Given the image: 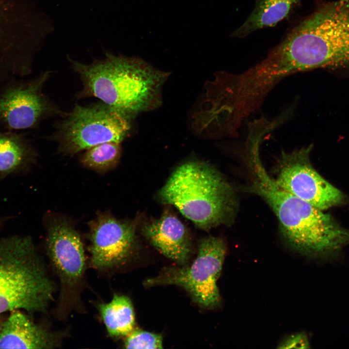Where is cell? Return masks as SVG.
<instances>
[{"label":"cell","instance_id":"cell-1","mask_svg":"<svg viewBox=\"0 0 349 349\" xmlns=\"http://www.w3.org/2000/svg\"><path fill=\"white\" fill-rule=\"evenodd\" d=\"M259 143L249 142L247 163L249 190L263 198L277 217L282 232L295 249L310 257L333 262L349 244V229L329 214L284 190L266 171L259 155Z\"/></svg>","mask_w":349,"mask_h":349},{"label":"cell","instance_id":"cell-2","mask_svg":"<svg viewBox=\"0 0 349 349\" xmlns=\"http://www.w3.org/2000/svg\"><path fill=\"white\" fill-rule=\"evenodd\" d=\"M68 59L82 84L77 97H96L131 119L161 104L169 74L140 58L106 52L89 64Z\"/></svg>","mask_w":349,"mask_h":349},{"label":"cell","instance_id":"cell-3","mask_svg":"<svg viewBox=\"0 0 349 349\" xmlns=\"http://www.w3.org/2000/svg\"><path fill=\"white\" fill-rule=\"evenodd\" d=\"M199 228L207 230L232 220L236 207L233 190L220 173L199 161L184 163L172 173L158 194Z\"/></svg>","mask_w":349,"mask_h":349},{"label":"cell","instance_id":"cell-4","mask_svg":"<svg viewBox=\"0 0 349 349\" xmlns=\"http://www.w3.org/2000/svg\"><path fill=\"white\" fill-rule=\"evenodd\" d=\"M56 290L30 237L0 239V314L46 313Z\"/></svg>","mask_w":349,"mask_h":349},{"label":"cell","instance_id":"cell-5","mask_svg":"<svg viewBox=\"0 0 349 349\" xmlns=\"http://www.w3.org/2000/svg\"><path fill=\"white\" fill-rule=\"evenodd\" d=\"M283 42L308 70L349 65V0L321 4Z\"/></svg>","mask_w":349,"mask_h":349},{"label":"cell","instance_id":"cell-6","mask_svg":"<svg viewBox=\"0 0 349 349\" xmlns=\"http://www.w3.org/2000/svg\"><path fill=\"white\" fill-rule=\"evenodd\" d=\"M52 25L34 0H0V86L31 74Z\"/></svg>","mask_w":349,"mask_h":349},{"label":"cell","instance_id":"cell-7","mask_svg":"<svg viewBox=\"0 0 349 349\" xmlns=\"http://www.w3.org/2000/svg\"><path fill=\"white\" fill-rule=\"evenodd\" d=\"M46 249L60 282L55 317L66 320L72 312L85 313L81 294L85 286L86 260L79 235L65 219L53 218L48 227Z\"/></svg>","mask_w":349,"mask_h":349},{"label":"cell","instance_id":"cell-8","mask_svg":"<svg viewBox=\"0 0 349 349\" xmlns=\"http://www.w3.org/2000/svg\"><path fill=\"white\" fill-rule=\"evenodd\" d=\"M55 125L49 139L58 151L72 155L109 142L121 143L128 135L131 119L102 102L75 104Z\"/></svg>","mask_w":349,"mask_h":349},{"label":"cell","instance_id":"cell-9","mask_svg":"<svg viewBox=\"0 0 349 349\" xmlns=\"http://www.w3.org/2000/svg\"><path fill=\"white\" fill-rule=\"evenodd\" d=\"M196 258L190 265L166 268L155 277L143 282L146 286L175 285L185 289L193 301L206 309L221 305V297L217 285L226 253L224 240L207 237L198 244Z\"/></svg>","mask_w":349,"mask_h":349},{"label":"cell","instance_id":"cell-10","mask_svg":"<svg viewBox=\"0 0 349 349\" xmlns=\"http://www.w3.org/2000/svg\"><path fill=\"white\" fill-rule=\"evenodd\" d=\"M50 73L30 79H14L0 87V125L5 130L34 129L50 116L64 114L43 92Z\"/></svg>","mask_w":349,"mask_h":349},{"label":"cell","instance_id":"cell-11","mask_svg":"<svg viewBox=\"0 0 349 349\" xmlns=\"http://www.w3.org/2000/svg\"><path fill=\"white\" fill-rule=\"evenodd\" d=\"M312 146L283 152L276 182L286 190L321 210L343 204L344 194L325 180L310 160Z\"/></svg>","mask_w":349,"mask_h":349},{"label":"cell","instance_id":"cell-12","mask_svg":"<svg viewBox=\"0 0 349 349\" xmlns=\"http://www.w3.org/2000/svg\"><path fill=\"white\" fill-rule=\"evenodd\" d=\"M136 221L98 214L89 224L91 266L100 273L111 274L125 265L136 250Z\"/></svg>","mask_w":349,"mask_h":349},{"label":"cell","instance_id":"cell-13","mask_svg":"<svg viewBox=\"0 0 349 349\" xmlns=\"http://www.w3.org/2000/svg\"><path fill=\"white\" fill-rule=\"evenodd\" d=\"M146 239L159 252L181 266L186 265L191 252L190 233L185 225L169 208L159 219L142 226Z\"/></svg>","mask_w":349,"mask_h":349},{"label":"cell","instance_id":"cell-14","mask_svg":"<svg viewBox=\"0 0 349 349\" xmlns=\"http://www.w3.org/2000/svg\"><path fill=\"white\" fill-rule=\"evenodd\" d=\"M67 334L36 324L20 310H14L1 326L0 349H54L62 345Z\"/></svg>","mask_w":349,"mask_h":349},{"label":"cell","instance_id":"cell-15","mask_svg":"<svg viewBox=\"0 0 349 349\" xmlns=\"http://www.w3.org/2000/svg\"><path fill=\"white\" fill-rule=\"evenodd\" d=\"M300 0H256L251 14L232 36L244 37L258 30L275 26L289 15Z\"/></svg>","mask_w":349,"mask_h":349},{"label":"cell","instance_id":"cell-16","mask_svg":"<svg viewBox=\"0 0 349 349\" xmlns=\"http://www.w3.org/2000/svg\"><path fill=\"white\" fill-rule=\"evenodd\" d=\"M98 309L110 336H127L134 329V309L127 297L114 294L110 302L99 303Z\"/></svg>","mask_w":349,"mask_h":349},{"label":"cell","instance_id":"cell-17","mask_svg":"<svg viewBox=\"0 0 349 349\" xmlns=\"http://www.w3.org/2000/svg\"><path fill=\"white\" fill-rule=\"evenodd\" d=\"M35 156L34 148L23 134L0 130V173H11Z\"/></svg>","mask_w":349,"mask_h":349},{"label":"cell","instance_id":"cell-18","mask_svg":"<svg viewBox=\"0 0 349 349\" xmlns=\"http://www.w3.org/2000/svg\"><path fill=\"white\" fill-rule=\"evenodd\" d=\"M120 143L106 142L86 149L80 158L81 164L100 173L112 170L120 160L122 153Z\"/></svg>","mask_w":349,"mask_h":349},{"label":"cell","instance_id":"cell-19","mask_svg":"<svg viewBox=\"0 0 349 349\" xmlns=\"http://www.w3.org/2000/svg\"><path fill=\"white\" fill-rule=\"evenodd\" d=\"M127 336L124 342L127 349H158L163 347L160 334L137 329Z\"/></svg>","mask_w":349,"mask_h":349},{"label":"cell","instance_id":"cell-20","mask_svg":"<svg viewBox=\"0 0 349 349\" xmlns=\"http://www.w3.org/2000/svg\"><path fill=\"white\" fill-rule=\"evenodd\" d=\"M277 348L309 349L311 347L307 335L303 332H301L287 336L279 343Z\"/></svg>","mask_w":349,"mask_h":349},{"label":"cell","instance_id":"cell-21","mask_svg":"<svg viewBox=\"0 0 349 349\" xmlns=\"http://www.w3.org/2000/svg\"><path fill=\"white\" fill-rule=\"evenodd\" d=\"M1 326H0V329Z\"/></svg>","mask_w":349,"mask_h":349}]
</instances>
